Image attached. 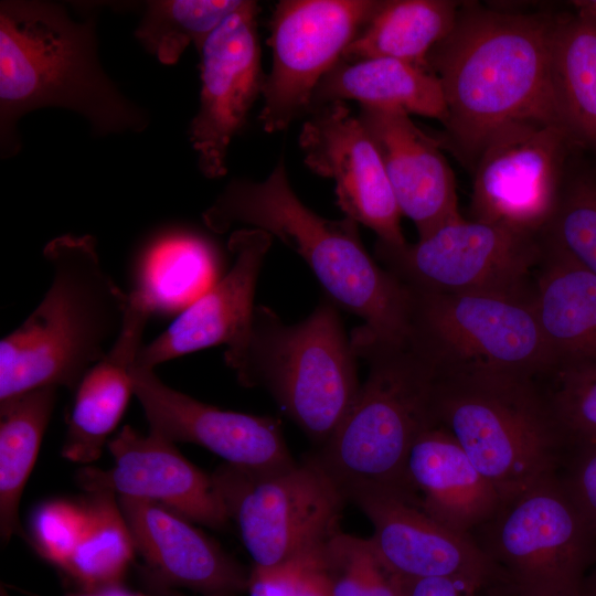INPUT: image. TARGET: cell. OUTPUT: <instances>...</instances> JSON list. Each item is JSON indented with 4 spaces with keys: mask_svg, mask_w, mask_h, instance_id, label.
<instances>
[{
    "mask_svg": "<svg viewBox=\"0 0 596 596\" xmlns=\"http://www.w3.org/2000/svg\"><path fill=\"white\" fill-rule=\"evenodd\" d=\"M373 526L371 545L401 579L455 576L489 581L500 573L470 535L432 518L402 487L371 486L350 491Z\"/></svg>",
    "mask_w": 596,
    "mask_h": 596,
    "instance_id": "16",
    "label": "cell"
},
{
    "mask_svg": "<svg viewBox=\"0 0 596 596\" xmlns=\"http://www.w3.org/2000/svg\"><path fill=\"white\" fill-rule=\"evenodd\" d=\"M224 359L242 385L266 389L320 446L336 432L361 386L356 355L330 298L296 324H286L266 306L255 307L246 339L226 349Z\"/></svg>",
    "mask_w": 596,
    "mask_h": 596,
    "instance_id": "7",
    "label": "cell"
},
{
    "mask_svg": "<svg viewBox=\"0 0 596 596\" xmlns=\"http://www.w3.org/2000/svg\"><path fill=\"white\" fill-rule=\"evenodd\" d=\"M398 109L439 120L446 119L443 89L428 68L389 57L340 60L315 89L309 113L333 102Z\"/></svg>",
    "mask_w": 596,
    "mask_h": 596,
    "instance_id": "26",
    "label": "cell"
},
{
    "mask_svg": "<svg viewBox=\"0 0 596 596\" xmlns=\"http://www.w3.org/2000/svg\"><path fill=\"white\" fill-rule=\"evenodd\" d=\"M557 14L551 49L555 113L576 149L596 156V8L574 1Z\"/></svg>",
    "mask_w": 596,
    "mask_h": 596,
    "instance_id": "25",
    "label": "cell"
},
{
    "mask_svg": "<svg viewBox=\"0 0 596 596\" xmlns=\"http://www.w3.org/2000/svg\"><path fill=\"white\" fill-rule=\"evenodd\" d=\"M435 418L503 502L556 475L568 440L536 379L490 373L437 375Z\"/></svg>",
    "mask_w": 596,
    "mask_h": 596,
    "instance_id": "6",
    "label": "cell"
},
{
    "mask_svg": "<svg viewBox=\"0 0 596 596\" xmlns=\"http://www.w3.org/2000/svg\"><path fill=\"white\" fill-rule=\"evenodd\" d=\"M107 445L113 467H85L76 475L78 486L88 493L109 492L158 502L215 530L228 525L212 476L189 461L174 443L126 425Z\"/></svg>",
    "mask_w": 596,
    "mask_h": 596,
    "instance_id": "18",
    "label": "cell"
},
{
    "mask_svg": "<svg viewBox=\"0 0 596 596\" xmlns=\"http://www.w3.org/2000/svg\"><path fill=\"white\" fill-rule=\"evenodd\" d=\"M84 502L86 524L63 571L87 592L120 586L136 545L119 503L109 492Z\"/></svg>",
    "mask_w": 596,
    "mask_h": 596,
    "instance_id": "29",
    "label": "cell"
},
{
    "mask_svg": "<svg viewBox=\"0 0 596 596\" xmlns=\"http://www.w3.org/2000/svg\"><path fill=\"white\" fill-rule=\"evenodd\" d=\"M217 259L212 247L195 236H178L153 249L139 289L152 310H182L216 280Z\"/></svg>",
    "mask_w": 596,
    "mask_h": 596,
    "instance_id": "31",
    "label": "cell"
},
{
    "mask_svg": "<svg viewBox=\"0 0 596 596\" xmlns=\"http://www.w3.org/2000/svg\"><path fill=\"white\" fill-rule=\"evenodd\" d=\"M542 235L596 275V172L570 164L557 207Z\"/></svg>",
    "mask_w": 596,
    "mask_h": 596,
    "instance_id": "33",
    "label": "cell"
},
{
    "mask_svg": "<svg viewBox=\"0 0 596 596\" xmlns=\"http://www.w3.org/2000/svg\"><path fill=\"white\" fill-rule=\"evenodd\" d=\"M153 312L138 289L129 294L125 322L107 354L82 379L67 421L62 456L78 464L97 460L134 394L131 371Z\"/></svg>",
    "mask_w": 596,
    "mask_h": 596,
    "instance_id": "23",
    "label": "cell"
},
{
    "mask_svg": "<svg viewBox=\"0 0 596 596\" xmlns=\"http://www.w3.org/2000/svg\"><path fill=\"white\" fill-rule=\"evenodd\" d=\"M136 550L164 584L206 596L247 590L249 573L191 520L153 501L119 497Z\"/></svg>",
    "mask_w": 596,
    "mask_h": 596,
    "instance_id": "21",
    "label": "cell"
},
{
    "mask_svg": "<svg viewBox=\"0 0 596 596\" xmlns=\"http://www.w3.org/2000/svg\"><path fill=\"white\" fill-rule=\"evenodd\" d=\"M247 590L249 596H331L319 556L273 572L252 570Z\"/></svg>",
    "mask_w": 596,
    "mask_h": 596,
    "instance_id": "36",
    "label": "cell"
},
{
    "mask_svg": "<svg viewBox=\"0 0 596 596\" xmlns=\"http://www.w3.org/2000/svg\"><path fill=\"white\" fill-rule=\"evenodd\" d=\"M501 596H521V595L504 579L502 583Z\"/></svg>",
    "mask_w": 596,
    "mask_h": 596,
    "instance_id": "41",
    "label": "cell"
},
{
    "mask_svg": "<svg viewBox=\"0 0 596 596\" xmlns=\"http://www.w3.org/2000/svg\"><path fill=\"white\" fill-rule=\"evenodd\" d=\"M402 488L432 518L470 536L503 503L491 482L439 424L424 430L412 446Z\"/></svg>",
    "mask_w": 596,
    "mask_h": 596,
    "instance_id": "22",
    "label": "cell"
},
{
    "mask_svg": "<svg viewBox=\"0 0 596 596\" xmlns=\"http://www.w3.org/2000/svg\"><path fill=\"white\" fill-rule=\"evenodd\" d=\"M375 255L416 290L532 297L543 241L542 235L461 217L401 248L376 242Z\"/></svg>",
    "mask_w": 596,
    "mask_h": 596,
    "instance_id": "11",
    "label": "cell"
},
{
    "mask_svg": "<svg viewBox=\"0 0 596 596\" xmlns=\"http://www.w3.org/2000/svg\"><path fill=\"white\" fill-rule=\"evenodd\" d=\"M381 0H281L269 21L272 70L262 88L263 129L277 132L309 113L321 79L342 58Z\"/></svg>",
    "mask_w": 596,
    "mask_h": 596,
    "instance_id": "13",
    "label": "cell"
},
{
    "mask_svg": "<svg viewBox=\"0 0 596 596\" xmlns=\"http://www.w3.org/2000/svg\"><path fill=\"white\" fill-rule=\"evenodd\" d=\"M593 6L596 8V0H590Z\"/></svg>",
    "mask_w": 596,
    "mask_h": 596,
    "instance_id": "42",
    "label": "cell"
},
{
    "mask_svg": "<svg viewBox=\"0 0 596 596\" xmlns=\"http://www.w3.org/2000/svg\"><path fill=\"white\" fill-rule=\"evenodd\" d=\"M460 6L451 0H383L341 60L389 57L428 68L429 53L451 30Z\"/></svg>",
    "mask_w": 596,
    "mask_h": 596,
    "instance_id": "27",
    "label": "cell"
},
{
    "mask_svg": "<svg viewBox=\"0 0 596 596\" xmlns=\"http://www.w3.org/2000/svg\"><path fill=\"white\" fill-rule=\"evenodd\" d=\"M211 476L254 571L312 561L340 531L347 497L313 456L262 471L224 464Z\"/></svg>",
    "mask_w": 596,
    "mask_h": 596,
    "instance_id": "8",
    "label": "cell"
},
{
    "mask_svg": "<svg viewBox=\"0 0 596 596\" xmlns=\"http://www.w3.org/2000/svg\"><path fill=\"white\" fill-rule=\"evenodd\" d=\"M471 538L521 596H583L596 528L558 475L505 501Z\"/></svg>",
    "mask_w": 596,
    "mask_h": 596,
    "instance_id": "10",
    "label": "cell"
},
{
    "mask_svg": "<svg viewBox=\"0 0 596 596\" xmlns=\"http://www.w3.org/2000/svg\"><path fill=\"white\" fill-rule=\"evenodd\" d=\"M575 150L557 123L523 119L497 130L472 167V220L542 235Z\"/></svg>",
    "mask_w": 596,
    "mask_h": 596,
    "instance_id": "12",
    "label": "cell"
},
{
    "mask_svg": "<svg viewBox=\"0 0 596 596\" xmlns=\"http://www.w3.org/2000/svg\"><path fill=\"white\" fill-rule=\"evenodd\" d=\"M259 11L257 1L243 0L199 51L200 100L189 126V139L199 169L209 179L226 174L231 141L262 95L266 74L257 32Z\"/></svg>",
    "mask_w": 596,
    "mask_h": 596,
    "instance_id": "14",
    "label": "cell"
},
{
    "mask_svg": "<svg viewBox=\"0 0 596 596\" xmlns=\"http://www.w3.org/2000/svg\"><path fill=\"white\" fill-rule=\"evenodd\" d=\"M309 114L299 135L305 164L334 181L341 211L371 228L377 243L390 248L406 245L403 214L380 152L360 118L345 102L329 103Z\"/></svg>",
    "mask_w": 596,
    "mask_h": 596,
    "instance_id": "15",
    "label": "cell"
},
{
    "mask_svg": "<svg viewBox=\"0 0 596 596\" xmlns=\"http://www.w3.org/2000/svg\"><path fill=\"white\" fill-rule=\"evenodd\" d=\"M403 581V596H500L501 575L489 581L434 576Z\"/></svg>",
    "mask_w": 596,
    "mask_h": 596,
    "instance_id": "38",
    "label": "cell"
},
{
    "mask_svg": "<svg viewBox=\"0 0 596 596\" xmlns=\"http://www.w3.org/2000/svg\"><path fill=\"white\" fill-rule=\"evenodd\" d=\"M358 117L380 152L401 212L413 221L418 238L462 217L453 169L435 137L398 109L360 106Z\"/></svg>",
    "mask_w": 596,
    "mask_h": 596,
    "instance_id": "20",
    "label": "cell"
},
{
    "mask_svg": "<svg viewBox=\"0 0 596 596\" xmlns=\"http://www.w3.org/2000/svg\"><path fill=\"white\" fill-rule=\"evenodd\" d=\"M350 342L369 374L336 432L313 455L345 497L363 487H402L412 446L437 424V373L407 337L387 339L362 324Z\"/></svg>",
    "mask_w": 596,
    "mask_h": 596,
    "instance_id": "5",
    "label": "cell"
},
{
    "mask_svg": "<svg viewBox=\"0 0 596 596\" xmlns=\"http://www.w3.org/2000/svg\"><path fill=\"white\" fill-rule=\"evenodd\" d=\"M72 596H155V595L132 593V592H128L121 588V586H116V587H109V588L91 590V592L84 590L81 594H76Z\"/></svg>",
    "mask_w": 596,
    "mask_h": 596,
    "instance_id": "39",
    "label": "cell"
},
{
    "mask_svg": "<svg viewBox=\"0 0 596 596\" xmlns=\"http://www.w3.org/2000/svg\"><path fill=\"white\" fill-rule=\"evenodd\" d=\"M49 289L30 316L0 342V402L35 389L76 390L121 332L129 294L104 268L92 235L51 240Z\"/></svg>",
    "mask_w": 596,
    "mask_h": 596,
    "instance_id": "4",
    "label": "cell"
},
{
    "mask_svg": "<svg viewBox=\"0 0 596 596\" xmlns=\"http://www.w3.org/2000/svg\"><path fill=\"white\" fill-rule=\"evenodd\" d=\"M243 0L147 1L135 31L143 49L166 65L175 64L192 44L201 50L211 33Z\"/></svg>",
    "mask_w": 596,
    "mask_h": 596,
    "instance_id": "30",
    "label": "cell"
},
{
    "mask_svg": "<svg viewBox=\"0 0 596 596\" xmlns=\"http://www.w3.org/2000/svg\"><path fill=\"white\" fill-rule=\"evenodd\" d=\"M202 219L219 234L244 224L279 238L306 262L334 304L384 338L407 337L412 289L368 254L356 222L326 219L300 201L284 157L263 181L228 182Z\"/></svg>",
    "mask_w": 596,
    "mask_h": 596,
    "instance_id": "3",
    "label": "cell"
},
{
    "mask_svg": "<svg viewBox=\"0 0 596 596\" xmlns=\"http://www.w3.org/2000/svg\"><path fill=\"white\" fill-rule=\"evenodd\" d=\"M557 475L596 528V444H571Z\"/></svg>",
    "mask_w": 596,
    "mask_h": 596,
    "instance_id": "37",
    "label": "cell"
},
{
    "mask_svg": "<svg viewBox=\"0 0 596 596\" xmlns=\"http://www.w3.org/2000/svg\"><path fill=\"white\" fill-rule=\"evenodd\" d=\"M411 289L407 338L438 376L490 373L538 379L554 370L532 297Z\"/></svg>",
    "mask_w": 596,
    "mask_h": 596,
    "instance_id": "9",
    "label": "cell"
},
{
    "mask_svg": "<svg viewBox=\"0 0 596 596\" xmlns=\"http://www.w3.org/2000/svg\"><path fill=\"white\" fill-rule=\"evenodd\" d=\"M273 236L259 228H238L228 238L235 260L231 269L185 307L172 323L143 344L136 365L158 364L209 347H238L246 339L254 313L257 278Z\"/></svg>",
    "mask_w": 596,
    "mask_h": 596,
    "instance_id": "19",
    "label": "cell"
},
{
    "mask_svg": "<svg viewBox=\"0 0 596 596\" xmlns=\"http://www.w3.org/2000/svg\"><path fill=\"white\" fill-rule=\"evenodd\" d=\"M58 107L79 114L95 136L140 132L143 108L128 99L104 71L96 13L75 18L66 6L42 0L0 3V148L18 153V121L28 113Z\"/></svg>",
    "mask_w": 596,
    "mask_h": 596,
    "instance_id": "2",
    "label": "cell"
},
{
    "mask_svg": "<svg viewBox=\"0 0 596 596\" xmlns=\"http://www.w3.org/2000/svg\"><path fill=\"white\" fill-rule=\"evenodd\" d=\"M134 394L150 432L214 453L225 464L247 470H272L295 462L280 424L267 416L226 411L198 401L163 383L155 369L135 365Z\"/></svg>",
    "mask_w": 596,
    "mask_h": 596,
    "instance_id": "17",
    "label": "cell"
},
{
    "mask_svg": "<svg viewBox=\"0 0 596 596\" xmlns=\"http://www.w3.org/2000/svg\"><path fill=\"white\" fill-rule=\"evenodd\" d=\"M331 596H403V581L374 552L369 539L339 531L319 555Z\"/></svg>",
    "mask_w": 596,
    "mask_h": 596,
    "instance_id": "32",
    "label": "cell"
},
{
    "mask_svg": "<svg viewBox=\"0 0 596 596\" xmlns=\"http://www.w3.org/2000/svg\"><path fill=\"white\" fill-rule=\"evenodd\" d=\"M584 596H596V561L593 564L584 584Z\"/></svg>",
    "mask_w": 596,
    "mask_h": 596,
    "instance_id": "40",
    "label": "cell"
},
{
    "mask_svg": "<svg viewBox=\"0 0 596 596\" xmlns=\"http://www.w3.org/2000/svg\"><path fill=\"white\" fill-rule=\"evenodd\" d=\"M546 376L544 391L568 445L596 444V363L558 368Z\"/></svg>",
    "mask_w": 596,
    "mask_h": 596,
    "instance_id": "34",
    "label": "cell"
},
{
    "mask_svg": "<svg viewBox=\"0 0 596 596\" xmlns=\"http://www.w3.org/2000/svg\"><path fill=\"white\" fill-rule=\"evenodd\" d=\"M556 18L461 3L451 30L427 58L446 105L444 137H435L441 148L472 168L487 140L505 125L560 124L551 88Z\"/></svg>",
    "mask_w": 596,
    "mask_h": 596,
    "instance_id": "1",
    "label": "cell"
},
{
    "mask_svg": "<svg viewBox=\"0 0 596 596\" xmlns=\"http://www.w3.org/2000/svg\"><path fill=\"white\" fill-rule=\"evenodd\" d=\"M532 304L554 370L596 363V275L542 235Z\"/></svg>",
    "mask_w": 596,
    "mask_h": 596,
    "instance_id": "24",
    "label": "cell"
},
{
    "mask_svg": "<svg viewBox=\"0 0 596 596\" xmlns=\"http://www.w3.org/2000/svg\"><path fill=\"white\" fill-rule=\"evenodd\" d=\"M87 520L85 502L50 500L31 519V539L38 552L62 571L82 535Z\"/></svg>",
    "mask_w": 596,
    "mask_h": 596,
    "instance_id": "35",
    "label": "cell"
},
{
    "mask_svg": "<svg viewBox=\"0 0 596 596\" xmlns=\"http://www.w3.org/2000/svg\"><path fill=\"white\" fill-rule=\"evenodd\" d=\"M57 387L46 386L0 402V533L6 544L24 536L19 504L49 425Z\"/></svg>",
    "mask_w": 596,
    "mask_h": 596,
    "instance_id": "28",
    "label": "cell"
}]
</instances>
